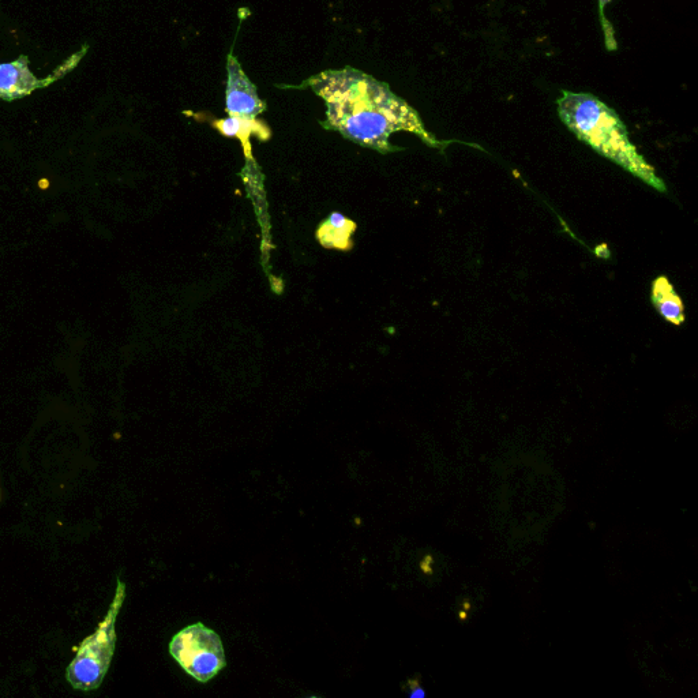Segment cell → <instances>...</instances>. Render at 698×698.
<instances>
[{"label":"cell","mask_w":698,"mask_h":698,"mask_svg":"<svg viewBox=\"0 0 698 698\" xmlns=\"http://www.w3.org/2000/svg\"><path fill=\"white\" fill-rule=\"evenodd\" d=\"M307 85L325 101L324 126L364 148L396 152L399 148L390 144V137L399 131L415 134L431 148L444 150L450 144L437 140L418 111L394 95L388 84L363 71L328 70L311 77Z\"/></svg>","instance_id":"1"},{"label":"cell","mask_w":698,"mask_h":698,"mask_svg":"<svg viewBox=\"0 0 698 698\" xmlns=\"http://www.w3.org/2000/svg\"><path fill=\"white\" fill-rule=\"evenodd\" d=\"M557 107L562 123L580 141L660 193L667 190L655 168L630 141L625 123L613 108L594 95L568 90L562 92Z\"/></svg>","instance_id":"2"},{"label":"cell","mask_w":698,"mask_h":698,"mask_svg":"<svg viewBox=\"0 0 698 698\" xmlns=\"http://www.w3.org/2000/svg\"><path fill=\"white\" fill-rule=\"evenodd\" d=\"M126 599V585L118 579L114 600L103 622L92 636L82 641L73 662L69 664L66 678L75 690L92 692L103 684L110 670L116 647V619Z\"/></svg>","instance_id":"3"},{"label":"cell","mask_w":698,"mask_h":698,"mask_svg":"<svg viewBox=\"0 0 698 698\" xmlns=\"http://www.w3.org/2000/svg\"><path fill=\"white\" fill-rule=\"evenodd\" d=\"M170 654L186 674L201 684L215 678L227 666L219 634L200 622L175 634L170 643Z\"/></svg>","instance_id":"4"},{"label":"cell","mask_w":698,"mask_h":698,"mask_svg":"<svg viewBox=\"0 0 698 698\" xmlns=\"http://www.w3.org/2000/svg\"><path fill=\"white\" fill-rule=\"evenodd\" d=\"M89 50V45H84L80 52L73 54L65 60L44 80H39L29 69L28 56L21 55L20 58L11 63H0V100L15 101L32 95L36 90L47 88L56 81L62 80L80 65L82 58Z\"/></svg>","instance_id":"5"},{"label":"cell","mask_w":698,"mask_h":698,"mask_svg":"<svg viewBox=\"0 0 698 698\" xmlns=\"http://www.w3.org/2000/svg\"><path fill=\"white\" fill-rule=\"evenodd\" d=\"M227 89H225V111L228 116L257 119L266 110V104L258 96L257 86L247 77L239 60L234 55L227 59Z\"/></svg>","instance_id":"6"},{"label":"cell","mask_w":698,"mask_h":698,"mask_svg":"<svg viewBox=\"0 0 698 698\" xmlns=\"http://www.w3.org/2000/svg\"><path fill=\"white\" fill-rule=\"evenodd\" d=\"M651 300L652 305L664 320L673 325L684 324L686 320L684 302L666 276H659L652 283Z\"/></svg>","instance_id":"7"},{"label":"cell","mask_w":698,"mask_h":698,"mask_svg":"<svg viewBox=\"0 0 698 698\" xmlns=\"http://www.w3.org/2000/svg\"><path fill=\"white\" fill-rule=\"evenodd\" d=\"M215 127L225 137L239 138L245 148L247 146V150H250V135L260 131L257 119H243L238 118V116H228L227 119H221L215 123Z\"/></svg>","instance_id":"8"},{"label":"cell","mask_w":698,"mask_h":698,"mask_svg":"<svg viewBox=\"0 0 698 698\" xmlns=\"http://www.w3.org/2000/svg\"><path fill=\"white\" fill-rule=\"evenodd\" d=\"M610 2L611 0H599V10L600 18H602L604 36H606L607 48H609L610 51H614L615 48H617V41H615L614 39L613 28H611V26L607 24L606 17H604V7L609 5Z\"/></svg>","instance_id":"9"}]
</instances>
